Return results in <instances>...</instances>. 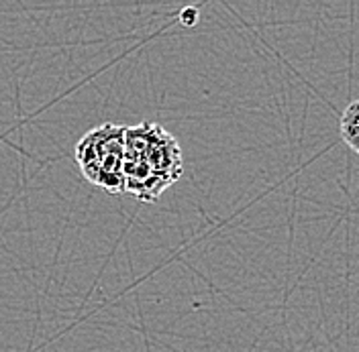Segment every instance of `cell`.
Returning a JSON list of instances; mask_svg holds the SVG:
<instances>
[{"label":"cell","instance_id":"3957f363","mask_svg":"<svg viewBox=\"0 0 359 352\" xmlns=\"http://www.w3.org/2000/svg\"><path fill=\"white\" fill-rule=\"evenodd\" d=\"M339 132L343 143H347V147L358 153L359 151V102L351 100L347 104V108L341 112L339 118Z\"/></svg>","mask_w":359,"mask_h":352},{"label":"cell","instance_id":"7a4b0ae2","mask_svg":"<svg viewBox=\"0 0 359 352\" xmlns=\"http://www.w3.org/2000/svg\"><path fill=\"white\" fill-rule=\"evenodd\" d=\"M125 129L114 122L100 125L86 132L76 147V161L82 176L111 196L125 194Z\"/></svg>","mask_w":359,"mask_h":352},{"label":"cell","instance_id":"6da1fadb","mask_svg":"<svg viewBox=\"0 0 359 352\" xmlns=\"http://www.w3.org/2000/svg\"><path fill=\"white\" fill-rule=\"evenodd\" d=\"M182 174V149L174 134L156 122L125 129V194L141 202H156Z\"/></svg>","mask_w":359,"mask_h":352}]
</instances>
